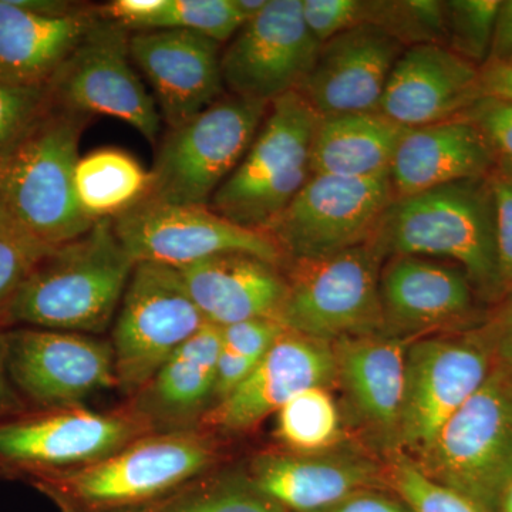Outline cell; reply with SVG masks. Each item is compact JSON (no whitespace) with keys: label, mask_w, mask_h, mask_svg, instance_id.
Returning a JSON list of instances; mask_svg holds the SVG:
<instances>
[{"label":"cell","mask_w":512,"mask_h":512,"mask_svg":"<svg viewBox=\"0 0 512 512\" xmlns=\"http://www.w3.org/2000/svg\"><path fill=\"white\" fill-rule=\"evenodd\" d=\"M136 262L113 221L49 252L0 311V325L97 336L109 329Z\"/></svg>","instance_id":"cell-1"},{"label":"cell","mask_w":512,"mask_h":512,"mask_svg":"<svg viewBox=\"0 0 512 512\" xmlns=\"http://www.w3.org/2000/svg\"><path fill=\"white\" fill-rule=\"evenodd\" d=\"M383 256H437L457 262L485 301L503 299L493 192L487 178L396 198L369 242Z\"/></svg>","instance_id":"cell-2"},{"label":"cell","mask_w":512,"mask_h":512,"mask_svg":"<svg viewBox=\"0 0 512 512\" xmlns=\"http://www.w3.org/2000/svg\"><path fill=\"white\" fill-rule=\"evenodd\" d=\"M87 120L53 104L22 146L0 161V181L16 224L49 247L82 237L96 224L74 197V168Z\"/></svg>","instance_id":"cell-3"},{"label":"cell","mask_w":512,"mask_h":512,"mask_svg":"<svg viewBox=\"0 0 512 512\" xmlns=\"http://www.w3.org/2000/svg\"><path fill=\"white\" fill-rule=\"evenodd\" d=\"M319 121L299 92L272 101L248 153L208 207L241 227L265 232L312 175Z\"/></svg>","instance_id":"cell-4"},{"label":"cell","mask_w":512,"mask_h":512,"mask_svg":"<svg viewBox=\"0 0 512 512\" xmlns=\"http://www.w3.org/2000/svg\"><path fill=\"white\" fill-rule=\"evenodd\" d=\"M154 433L133 409L97 412L80 406L25 407L0 417V476H57L90 466Z\"/></svg>","instance_id":"cell-5"},{"label":"cell","mask_w":512,"mask_h":512,"mask_svg":"<svg viewBox=\"0 0 512 512\" xmlns=\"http://www.w3.org/2000/svg\"><path fill=\"white\" fill-rule=\"evenodd\" d=\"M207 430L154 431L90 466L33 484L87 507L143 503L194 481L217 463Z\"/></svg>","instance_id":"cell-6"},{"label":"cell","mask_w":512,"mask_h":512,"mask_svg":"<svg viewBox=\"0 0 512 512\" xmlns=\"http://www.w3.org/2000/svg\"><path fill=\"white\" fill-rule=\"evenodd\" d=\"M271 104L221 97L181 126L170 128L151 168L148 197L180 205H210L248 153Z\"/></svg>","instance_id":"cell-7"},{"label":"cell","mask_w":512,"mask_h":512,"mask_svg":"<svg viewBox=\"0 0 512 512\" xmlns=\"http://www.w3.org/2000/svg\"><path fill=\"white\" fill-rule=\"evenodd\" d=\"M370 244L319 259L288 261V293L279 322L320 342L382 333L380 262Z\"/></svg>","instance_id":"cell-8"},{"label":"cell","mask_w":512,"mask_h":512,"mask_svg":"<svg viewBox=\"0 0 512 512\" xmlns=\"http://www.w3.org/2000/svg\"><path fill=\"white\" fill-rule=\"evenodd\" d=\"M420 454L419 467L427 476L488 512L497 510L512 481V377L494 366L483 386Z\"/></svg>","instance_id":"cell-9"},{"label":"cell","mask_w":512,"mask_h":512,"mask_svg":"<svg viewBox=\"0 0 512 512\" xmlns=\"http://www.w3.org/2000/svg\"><path fill=\"white\" fill-rule=\"evenodd\" d=\"M204 325L177 268L151 262L134 265L111 330L121 392L136 396Z\"/></svg>","instance_id":"cell-10"},{"label":"cell","mask_w":512,"mask_h":512,"mask_svg":"<svg viewBox=\"0 0 512 512\" xmlns=\"http://www.w3.org/2000/svg\"><path fill=\"white\" fill-rule=\"evenodd\" d=\"M394 200L389 175L348 178L312 174L265 232L286 262L326 258L369 244Z\"/></svg>","instance_id":"cell-11"},{"label":"cell","mask_w":512,"mask_h":512,"mask_svg":"<svg viewBox=\"0 0 512 512\" xmlns=\"http://www.w3.org/2000/svg\"><path fill=\"white\" fill-rule=\"evenodd\" d=\"M130 30L100 18L49 84L53 104L80 116H109L156 144L161 114L130 55Z\"/></svg>","instance_id":"cell-12"},{"label":"cell","mask_w":512,"mask_h":512,"mask_svg":"<svg viewBox=\"0 0 512 512\" xmlns=\"http://www.w3.org/2000/svg\"><path fill=\"white\" fill-rule=\"evenodd\" d=\"M130 258L181 269L221 254H249L284 268L285 256L264 231L241 227L208 205H180L147 197L113 220Z\"/></svg>","instance_id":"cell-13"},{"label":"cell","mask_w":512,"mask_h":512,"mask_svg":"<svg viewBox=\"0 0 512 512\" xmlns=\"http://www.w3.org/2000/svg\"><path fill=\"white\" fill-rule=\"evenodd\" d=\"M494 367L480 329L454 338L409 343L404 363L400 446L423 453Z\"/></svg>","instance_id":"cell-14"},{"label":"cell","mask_w":512,"mask_h":512,"mask_svg":"<svg viewBox=\"0 0 512 512\" xmlns=\"http://www.w3.org/2000/svg\"><path fill=\"white\" fill-rule=\"evenodd\" d=\"M5 343L10 383L28 407L80 406L119 387L110 342L97 336L19 326Z\"/></svg>","instance_id":"cell-15"},{"label":"cell","mask_w":512,"mask_h":512,"mask_svg":"<svg viewBox=\"0 0 512 512\" xmlns=\"http://www.w3.org/2000/svg\"><path fill=\"white\" fill-rule=\"evenodd\" d=\"M319 49L303 20L302 0H269L264 12L245 23L222 52L225 89L232 96L271 104L299 92Z\"/></svg>","instance_id":"cell-16"},{"label":"cell","mask_w":512,"mask_h":512,"mask_svg":"<svg viewBox=\"0 0 512 512\" xmlns=\"http://www.w3.org/2000/svg\"><path fill=\"white\" fill-rule=\"evenodd\" d=\"M336 379L338 367L330 343L286 330L247 379L212 407L200 429L244 433L278 413L296 394L328 387Z\"/></svg>","instance_id":"cell-17"},{"label":"cell","mask_w":512,"mask_h":512,"mask_svg":"<svg viewBox=\"0 0 512 512\" xmlns=\"http://www.w3.org/2000/svg\"><path fill=\"white\" fill-rule=\"evenodd\" d=\"M130 55L146 77L168 130L224 97L221 43L180 29L133 32Z\"/></svg>","instance_id":"cell-18"},{"label":"cell","mask_w":512,"mask_h":512,"mask_svg":"<svg viewBox=\"0 0 512 512\" xmlns=\"http://www.w3.org/2000/svg\"><path fill=\"white\" fill-rule=\"evenodd\" d=\"M404 49L375 25L353 26L320 45L315 66L299 93L319 117L377 111Z\"/></svg>","instance_id":"cell-19"},{"label":"cell","mask_w":512,"mask_h":512,"mask_svg":"<svg viewBox=\"0 0 512 512\" xmlns=\"http://www.w3.org/2000/svg\"><path fill=\"white\" fill-rule=\"evenodd\" d=\"M480 99V67L447 46L420 45L397 59L377 111L404 127H423L456 119Z\"/></svg>","instance_id":"cell-20"},{"label":"cell","mask_w":512,"mask_h":512,"mask_svg":"<svg viewBox=\"0 0 512 512\" xmlns=\"http://www.w3.org/2000/svg\"><path fill=\"white\" fill-rule=\"evenodd\" d=\"M202 318L217 328L279 320L288 282L282 266L249 254H221L178 269Z\"/></svg>","instance_id":"cell-21"},{"label":"cell","mask_w":512,"mask_h":512,"mask_svg":"<svg viewBox=\"0 0 512 512\" xmlns=\"http://www.w3.org/2000/svg\"><path fill=\"white\" fill-rule=\"evenodd\" d=\"M220 349L221 328L202 326L131 397V406L154 431L200 429L215 404Z\"/></svg>","instance_id":"cell-22"},{"label":"cell","mask_w":512,"mask_h":512,"mask_svg":"<svg viewBox=\"0 0 512 512\" xmlns=\"http://www.w3.org/2000/svg\"><path fill=\"white\" fill-rule=\"evenodd\" d=\"M495 168L483 134L456 117L407 128L390 167L394 197L404 198L458 181L487 178Z\"/></svg>","instance_id":"cell-23"},{"label":"cell","mask_w":512,"mask_h":512,"mask_svg":"<svg viewBox=\"0 0 512 512\" xmlns=\"http://www.w3.org/2000/svg\"><path fill=\"white\" fill-rule=\"evenodd\" d=\"M409 342L387 332L335 343L338 377L357 416L383 446H400L404 363Z\"/></svg>","instance_id":"cell-24"},{"label":"cell","mask_w":512,"mask_h":512,"mask_svg":"<svg viewBox=\"0 0 512 512\" xmlns=\"http://www.w3.org/2000/svg\"><path fill=\"white\" fill-rule=\"evenodd\" d=\"M474 293L463 269L423 256H392L380 272L384 323L409 332L467 319L473 312Z\"/></svg>","instance_id":"cell-25"},{"label":"cell","mask_w":512,"mask_h":512,"mask_svg":"<svg viewBox=\"0 0 512 512\" xmlns=\"http://www.w3.org/2000/svg\"><path fill=\"white\" fill-rule=\"evenodd\" d=\"M376 480V467L352 456L272 453L252 463L256 493L293 512L329 510Z\"/></svg>","instance_id":"cell-26"},{"label":"cell","mask_w":512,"mask_h":512,"mask_svg":"<svg viewBox=\"0 0 512 512\" xmlns=\"http://www.w3.org/2000/svg\"><path fill=\"white\" fill-rule=\"evenodd\" d=\"M96 19V6L45 16L0 0V82L49 86Z\"/></svg>","instance_id":"cell-27"},{"label":"cell","mask_w":512,"mask_h":512,"mask_svg":"<svg viewBox=\"0 0 512 512\" xmlns=\"http://www.w3.org/2000/svg\"><path fill=\"white\" fill-rule=\"evenodd\" d=\"M407 128L380 111L320 117L312 144V174L348 178L389 175Z\"/></svg>","instance_id":"cell-28"},{"label":"cell","mask_w":512,"mask_h":512,"mask_svg":"<svg viewBox=\"0 0 512 512\" xmlns=\"http://www.w3.org/2000/svg\"><path fill=\"white\" fill-rule=\"evenodd\" d=\"M73 185L90 221H113L150 195L151 171L120 148H97L77 161Z\"/></svg>","instance_id":"cell-29"},{"label":"cell","mask_w":512,"mask_h":512,"mask_svg":"<svg viewBox=\"0 0 512 512\" xmlns=\"http://www.w3.org/2000/svg\"><path fill=\"white\" fill-rule=\"evenodd\" d=\"M275 436L295 454H319L340 437V416L326 387L296 394L276 413Z\"/></svg>","instance_id":"cell-30"},{"label":"cell","mask_w":512,"mask_h":512,"mask_svg":"<svg viewBox=\"0 0 512 512\" xmlns=\"http://www.w3.org/2000/svg\"><path fill=\"white\" fill-rule=\"evenodd\" d=\"M362 23L383 29L404 47L447 46L446 5L439 0L363 2Z\"/></svg>","instance_id":"cell-31"},{"label":"cell","mask_w":512,"mask_h":512,"mask_svg":"<svg viewBox=\"0 0 512 512\" xmlns=\"http://www.w3.org/2000/svg\"><path fill=\"white\" fill-rule=\"evenodd\" d=\"M446 5L447 47L474 66L490 56L500 0H450Z\"/></svg>","instance_id":"cell-32"},{"label":"cell","mask_w":512,"mask_h":512,"mask_svg":"<svg viewBox=\"0 0 512 512\" xmlns=\"http://www.w3.org/2000/svg\"><path fill=\"white\" fill-rule=\"evenodd\" d=\"M244 25L234 0H167L148 30H187L222 45Z\"/></svg>","instance_id":"cell-33"},{"label":"cell","mask_w":512,"mask_h":512,"mask_svg":"<svg viewBox=\"0 0 512 512\" xmlns=\"http://www.w3.org/2000/svg\"><path fill=\"white\" fill-rule=\"evenodd\" d=\"M52 107L49 86L0 82V161L22 146Z\"/></svg>","instance_id":"cell-34"},{"label":"cell","mask_w":512,"mask_h":512,"mask_svg":"<svg viewBox=\"0 0 512 512\" xmlns=\"http://www.w3.org/2000/svg\"><path fill=\"white\" fill-rule=\"evenodd\" d=\"M390 474L394 488L412 512H488L467 495L427 476L409 458L397 456Z\"/></svg>","instance_id":"cell-35"},{"label":"cell","mask_w":512,"mask_h":512,"mask_svg":"<svg viewBox=\"0 0 512 512\" xmlns=\"http://www.w3.org/2000/svg\"><path fill=\"white\" fill-rule=\"evenodd\" d=\"M483 134L494 157V170L512 175V103L480 99L460 114Z\"/></svg>","instance_id":"cell-36"},{"label":"cell","mask_w":512,"mask_h":512,"mask_svg":"<svg viewBox=\"0 0 512 512\" xmlns=\"http://www.w3.org/2000/svg\"><path fill=\"white\" fill-rule=\"evenodd\" d=\"M53 248L22 232L0 235V311Z\"/></svg>","instance_id":"cell-37"},{"label":"cell","mask_w":512,"mask_h":512,"mask_svg":"<svg viewBox=\"0 0 512 512\" xmlns=\"http://www.w3.org/2000/svg\"><path fill=\"white\" fill-rule=\"evenodd\" d=\"M286 332L276 319H249L221 328V350L258 363Z\"/></svg>","instance_id":"cell-38"},{"label":"cell","mask_w":512,"mask_h":512,"mask_svg":"<svg viewBox=\"0 0 512 512\" xmlns=\"http://www.w3.org/2000/svg\"><path fill=\"white\" fill-rule=\"evenodd\" d=\"M488 181L493 192L498 274L504 298L512 291V175L494 170Z\"/></svg>","instance_id":"cell-39"},{"label":"cell","mask_w":512,"mask_h":512,"mask_svg":"<svg viewBox=\"0 0 512 512\" xmlns=\"http://www.w3.org/2000/svg\"><path fill=\"white\" fill-rule=\"evenodd\" d=\"M363 0H302V15L320 45L362 25Z\"/></svg>","instance_id":"cell-40"},{"label":"cell","mask_w":512,"mask_h":512,"mask_svg":"<svg viewBox=\"0 0 512 512\" xmlns=\"http://www.w3.org/2000/svg\"><path fill=\"white\" fill-rule=\"evenodd\" d=\"M160 512H281L264 495L251 491L222 490L200 495L183 504L164 508Z\"/></svg>","instance_id":"cell-41"},{"label":"cell","mask_w":512,"mask_h":512,"mask_svg":"<svg viewBox=\"0 0 512 512\" xmlns=\"http://www.w3.org/2000/svg\"><path fill=\"white\" fill-rule=\"evenodd\" d=\"M497 311L480 328L494 357V366L512 377V291L500 301Z\"/></svg>","instance_id":"cell-42"},{"label":"cell","mask_w":512,"mask_h":512,"mask_svg":"<svg viewBox=\"0 0 512 512\" xmlns=\"http://www.w3.org/2000/svg\"><path fill=\"white\" fill-rule=\"evenodd\" d=\"M167 0H114L96 6L100 18L119 23L127 30L141 32L150 29L151 23L160 15Z\"/></svg>","instance_id":"cell-43"},{"label":"cell","mask_w":512,"mask_h":512,"mask_svg":"<svg viewBox=\"0 0 512 512\" xmlns=\"http://www.w3.org/2000/svg\"><path fill=\"white\" fill-rule=\"evenodd\" d=\"M323 512H412L403 501L394 500L377 491L363 490L340 501Z\"/></svg>","instance_id":"cell-44"},{"label":"cell","mask_w":512,"mask_h":512,"mask_svg":"<svg viewBox=\"0 0 512 512\" xmlns=\"http://www.w3.org/2000/svg\"><path fill=\"white\" fill-rule=\"evenodd\" d=\"M481 99L512 103V62L485 63L480 67Z\"/></svg>","instance_id":"cell-45"},{"label":"cell","mask_w":512,"mask_h":512,"mask_svg":"<svg viewBox=\"0 0 512 512\" xmlns=\"http://www.w3.org/2000/svg\"><path fill=\"white\" fill-rule=\"evenodd\" d=\"M512 59V0L501 2L495 19L493 42L487 63H503Z\"/></svg>","instance_id":"cell-46"},{"label":"cell","mask_w":512,"mask_h":512,"mask_svg":"<svg viewBox=\"0 0 512 512\" xmlns=\"http://www.w3.org/2000/svg\"><path fill=\"white\" fill-rule=\"evenodd\" d=\"M5 328L0 325V417L25 409V403L10 383L8 366H6Z\"/></svg>","instance_id":"cell-47"},{"label":"cell","mask_w":512,"mask_h":512,"mask_svg":"<svg viewBox=\"0 0 512 512\" xmlns=\"http://www.w3.org/2000/svg\"><path fill=\"white\" fill-rule=\"evenodd\" d=\"M16 232L22 231H20L12 212H10L5 191H3L2 181H0V235L16 234Z\"/></svg>","instance_id":"cell-48"},{"label":"cell","mask_w":512,"mask_h":512,"mask_svg":"<svg viewBox=\"0 0 512 512\" xmlns=\"http://www.w3.org/2000/svg\"><path fill=\"white\" fill-rule=\"evenodd\" d=\"M269 0H234L235 9L245 23L251 22L264 12Z\"/></svg>","instance_id":"cell-49"},{"label":"cell","mask_w":512,"mask_h":512,"mask_svg":"<svg viewBox=\"0 0 512 512\" xmlns=\"http://www.w3.org/2000/svg\"><path fill=\"white\" fill-rule=\"evenodd\" d=\"M495 511L512 512V481L504 488L503 493H501L500 500H498L497 504V510Z\"/></svg>","instance_id":"cell-50"},{"label":"cell","mask_w":512,"mask_h":512,"mask_svg":"<svg viewBox=\"0 0 512 512\" xmlns=\"http://www.w3.org/2000/svg\"><path fill=\"white\" fill-rule=\"evenodd\" d=\"M508 62H512V59H511V60H508Z\"/></svg>","instance_id":"cell-51"}]
</instances>
